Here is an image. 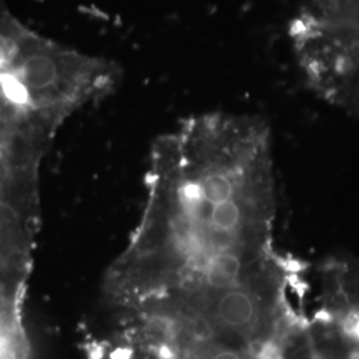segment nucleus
I'll return each instance as SVG.
<instances>
[{
	"label": "nucleus",
	"mask_w": 359,
	"mask_h": 359,
	"mask_svg": "<svg viewBox=\"0 0 359 359\" xmlns=\"http://www.w3.org/2000/svg\"><path fill=\"white\" fill-rule=\"evenodd\" d=\"M20 182H38V181H20Z\"/></svg>",
	"instance_id": "nucleus-1"
}]
</instances>
